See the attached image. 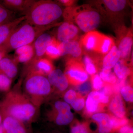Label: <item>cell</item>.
<instances>
[{"label":"cell","instance_id":"cell-1","mask_svg":"<svg viewBox=\"0 0 133 133\" xmlns=\"http://www.w3.org/2000/svg\"><path fill=\"white\" fill-rule=\"evenodd\" d=\"M17 87L7 94L0 104V111L3 117L10 116L28 124L35 120L39 108L31 102L27 95Z\"/></svg>","mask_w":133,"mask_h":133},{"label":"cell","instance_id":"cell-2","mask_svg":"<svg viewBox=\"0 0 133 133\" xmlns=\"http://www.w3.org/2000/svg\"><path fill=\"white\" fill-rule=\"evenodd\" d=\"M63 10L57 3L36 1L24 16L25 21L33 26L48 29L63 15Z\"/></svg>","mask_w":133,"mask_h":133},{"label":"cell","instance_id":"cell-3","mask_svg":"<svg viewBox=\"0 0 133 133\" xmlns=\"http://www.w3.org/2000/svg\"><path fill=\"white\" fill-rule=\"evenodd\" d=\"M24 93L35 105L39 108L51 91V85L46 76L36 73L26 75Z\"/></svg>","mask_w":133,"mask_h":133},{"label":"cell","instance_id":"cell-4","mask_svg":"<svg viewBox=\"0 0 133 133\" xmlns=\"http://www.w3.org/2000/svg\"><path fill=\"white\" fill-rule=\"evenodd\" d=\"M46 30L33 26L25 21L11 33L2 45L8 53L20 47L32 44Z\"/></svg>","mask_w":133,"mask_h":133},{"label":"cell","instance_id":"cell-5","mask_svg":"<svg viewBox=\"0 0 133 133\" xmlns=\"http://www.w3.org/2000/svg\"><path fill=\"white\" fill-rule=\"evenodd\" d=\"M66 21H73L82 31L87 33L94 31L99 26L100 16L98 12L88 6L68 7L63 11Z\"/></svg>","mask_w":133,"mask_h":133},{"label":"cell","instance_id":"cell-6","mask_svg":"<svg viewBox=\"0 0 133 133\" xmlns=\"http://www.w3.org/2000/svg\"><path fill=\"white\" fill-rule=\"evenodd\" d=\"M83 64L78 59L70 58L66 63L65 72L68 81L72 83H80L84 82L88 76L83 69Z\"/></svg>","mask_w":133,"mask_h":133},{"label":"cell","instance_id":"cell-7","mask_svg":"<svg viewBox=\"0 0 133 133\" xmlns=\"http://www.w3.org/2000/svg\"><path fill=\"white\" fill-rule=\"evenodd\" d=\"M25 65L24 72L25 76L30 73H38L48 76L54 70L50 59L45 57L35 62H29Z\"/></svg>","mask_w":133,"mask_h":133},{"label":"cell","instance_id":"cell-8","mask_svg":"<svg viewBox=\"0 0 133 133\" xmlns=\"http://www.w3.org/2000/svg\"><path fill=\"white\" fill-rule=\"evenodd\" d=\"M54 107L56 112L55 117L56 124L59 126L66 125L71 122L74 115L69 104L58 101L55 102Z\"/></svg>","mask_w":133,"mask_h":133},{"label":"cell","instance_id":"cell-9","mask_svg":"<svg viewBox=\"0 0 133 133\" xmlns=\"http://www.w3.org/2000/svg\"><path fill=\"white\" fill-rule=\"evenodd\" d=\"M52 36L47 33H42L38 36L33 43L34 56L29 62H35L44 57L47 48L52 41Z\"/></svg>","mask_w":133,"mask_h":133},{"label":"cell","instance_id":"cell-10","mask_svg":"<svg viewBox=\"0 0 133 133\" xmlns=\"http://www.w3.org/2000/svg\"><path fill=\"white\" fill-rule=\"evenodd\" d=\"M78 29L72 22L65 21L59 26L57 31V40L62 43L76 40Z\"/></svg>","mask_w":133,"mask_h":133},{"label":"cell","instance_id":"cell-11","mask_svg":"<svg viewBox=\"0 0 133 133\" xmlns=\"http://www.w3.org/2000/svg\"><path fill=\"white\" fill-rule=\"evenodd\" d=\"M2 124L5 133H30L27 124L11 116L3 117Z\"/></svg>","mask_w":133,"mask_h":133},{"label":"cell","instance_id":"cell-12","mask_svg":"<svg viewBox=\"0 0 133 133\" xmlns=\"http://www.w3.org/2000/svg\"><path fill=\"white\" fill-rule=\"evenodd\" d=\"M36 1L34 0H3L0 3L7 9L24 15Z\"/></svg>","mask_w":133,"mask_h":133},{"label":"cell","instance_id":"cell-13","mask_svg":"<svg viewBox=\"0 0 133 133\" xmlns=\"http://www.w3.org/2000/svg\"><path fill=\"white\" fill-rule=\"evenodd\" d=\"M47 78L51 85L60 91L65 90L69 86V81L60 69L53 70L48 74Z\"/></svg>","mask_w":133,"mask_h":133},{"label":"cell","instance_id":"cell-14","mask_svg":"<svg viewBox=\"0 0 133 133\" xmlns=\"http://www.w3.org/2000/svg\"><path fill=\"white\" fill-rule=\"evenodd\" d=\"M103 35L95 31L87 32L81 38V44L88 50L98 52Z\"/></svg>","mask_w":133,"mask_h":133},{"label":"cell","instance_id":"cell-15","mask_svg":"<svg viewBox=\"0 0 133 133\" xmlns=\"http://www.w3.org/2000/svg\"><path fill=\"white\" fill-rule=\"evenodd\" d=\"M61 56L69 55L73 58H79L83 53L81 44L76 40L60 43L59 45Z\"/></svg>","mask_w":133,"mask_h":133},{"label":"cell","instance_id":"cell-16","mask_svg":"<svg viewBox=\"0 0 133 133\" xmlns=\"http://www.w3.org/2000/svg\"><path fill=\"white\" fill-rule=\"evenodd\" d=\"M133 44L132 31L129 30L122 35L119 39L118 49L121 53V58L126 59L129 58Z\"/></svg>","mask_w":133,"mask_h":133},{"label":"cell","instance_id":"cell-17","mask_svg":"<svg viewBox=\"0 0 133 133\" xmlns=\"http://www.w3.org/2000/svg\"><path fill=\"white\" fill-rule=\"evenodd\" d=\"M0 70L12 79L18 73L17 63L14 58L6 55L0 61Z\"/></svg>","mask_w":133,"mask_h":133},{"label":"cell","instance_id":"cell-18","mask_svg":"<svg viewBox=\"0 0 133 133\" xmlns=\"http://www.w3.org/2000/svg\"><path fill=\"white\" fill-rule=\"evenodd\" d=\"M25 21V17L23 16L0 26V45L5 42L11 33Z\"/></svg>","mask_w":133,"mask_h":133},{"label":"cell","instance_id":"cell-19","mask_svg":"<svg viewBox=\"0 0 133 133\" xmlns=\"http://www.w3.org/2000/svg\"><path fill=\"white\" fill-rule=\"evenodd\" d=\"M34 55L33 43L20 47L16 50L14 59L17 63H20L26 64L33 58Z\"/></svg>","mask_w":133,"mask_h":133},{"label":"cell","instance_id":"cell-20","mask_svg":"<svg viewBox=\"0 0 133 133\" xmlns=\"http://www.w3.org/2000/svg\"><path fill=\"white\" fill-rule=\"evenodd\" d=\"M92 118L98 124L99 133H110L113 130L111 119L106 114H97L93 115Z\"/></svg>","mask_w":133,"mask_h":133},{"label":"cell","instance_id":"cell-21","mask_svg":"<svg viewBox=\"0 0 133 133\" xmlns=\"http://www.w3.org/2000/svg\"><path fill=\"white\" fill-rule=\"evenodd\" d=\"M120 58V52L118 47L114 45L103 58L104 69H111L114 67Z\"/></svg>","mask_w":133,"mask_h":133},{"label":"cell","instance_id":"cell-22","mask_svg":"<svg viewBox=\"0 0 133 133\" xmlns=\"http://www.w3.org/2000/svg\"><path fill=\"white\" fill-rule=\"evenodd\" d=\"M109 109L116 117L120 118H124L125 110L120 95H116L112 99L109 105Z\"/></svg>","mask_w":133,"mask_h":133},{"label":"cell","instance_id":"cell-23","mask_svg":"<svg viewBox=\"0 0 133 133\" xmlns=\"http://www.w3.org/2000/svg\"><path fill=\"white\" fill-rule=\"evenodd\" d=\"M60 42L55 37L52 38V41L48 45L45 55L48 58L50 59H57L61 57L59 45Z\"/></svg>","mask_w":133,"mask_h":133},{"label":"cell","instance_id":"cell-24","mask_svg":"<svg viewBox=\"0 0 133 133\" xmlns=\"http://www.w3.org/2000/svg\"><path fill=\"white\" fill-rule=\"evenodd\" d=\"M102 2L108 10L113 12L123 10L127 5V1L124 0H104Z\"/></svg>","mask_w":133,"mask_h":133},{"label":"cell","instance_id":"cell-25","mask_svg":"<svg viewBox=\"0 0 133 133\" xmlns=\"http://www.w3.org/2000/svg\"><path fill=\"white\" fill-rule=\"evenodd\" d=\"M114 72L120 80H124L131 74V70L123 59L119 60L115 65Z\"/></svg>","mask_w":133,"mask_h":133},{"label":"cell","instance_id":"cell-26","mask_svg":"<svg viewBox=\"0 0 133 133\" xmlns=\"http://www.w3.org/2000/svg\"><path fill=\"white\" fill-rule=\"evenodd\" d=\"M16 14L15 12L8 9L0 3V26L16 19Z\"/></svg>","mask_w":133,"mask_h":133},{"label":"cell","instance_id":"cell-27","mask_svg":"<svg viewBox=\"0 0 133 133\" xmlns=\"http://www.w3.org/2000/svg\"><path fill=\"white\" fill-rule=\"evenodd\" d=\"M114 45V41L111 37L103 35L98 52L103 55L107 54Z\"/></svg>","mask_w":133,"mask_h":133},{"label":"cell","instance_id":"cell-28","mask_svg":"<svg viewBox=\"0 0 133 133\" xmlns=\"http://www.w3.org/2000/svg\"><path fill=\"white\" fill-rule=\"evenodd\" d=\"M98 101L92 92L88 95L86 102V106L87 111L90 112H94L97 109L98 105Z\"/></svg>","mask_w":133,"mask_h":133},{"label":"cell","instance_id":"cell-29","mask_svg":"<svg viewBox=\"0 0 133 133\" xmlns=\"http://www.w3.org/2000/svg\"><path fill=\"white\" fill-rule=\"evenodd\" d=\"M12 79L0 70V91L8 92L12 84Z\"/></svg>","mask_w":133,"mask_h":133},{"label":"cell","instance_id":"cell-30","mask_svg":"<svg viewBox=\"0 0 133 133\" xmlns=\"http://www.w3.org/2000/svg\"><path fill=\"white\" fill-rule=\"evenodd\" d=\"M99 77L103 81L111 84H114L116 81V76L111 69H103L100 73Z\"/></svg>","mask_w":133,"mask_h":133},{"label":"cell","instance_id":"cell-31","mask_svg":"<svg viewBox=\"0 0 133 133\" xmlns=\"http://www.w3.org/2000/svg\"><path fill=\"white\" fill-rule=\"evenodd\" d=\"M84 62L87 71L90 74H95L96 72V67L92 59L88 55H85L84 57Z\"/></svg>","mask_w":133,"mask_h":133},{"label":"cell","instance_id":"cell-32","mask_svg":"<svg viewBox=\"0 0 133 133\" xmlns=\"http://www.w3.org/2000/svg\"><path fill=\"white\" fill-rule=\"evenodd\" d=\"M133 88L129 86L124 87L121 89V93L126 101L133 102Z\"/></svg>","mask_w":133,"mask_h":133},{"label":"cell","instance_id":"cell-33","mask_svg":"<svg viewBox=\"0 0 133 133\" xmlns=\"http://www.w3.org/2000/svg\"><path fill=\"white\" fill-rule=\"evenodd\" d=\"M112 123L113 130L118 129L125 126L128 123V120L125 119L118 118L113 117L111 118Z\"/></svg>","mask_w":133,"mask_h":133},{"label":"cell","instance_id":"cell-34","mask_svg":"<svg viewBox=\"0 0 133 133\" xmlns=\"http://www.w3.org/2000/svg\"><path fill=\"white\" fill-rule=\"evenodd\" d=\"M70 104L72 107L76 111H80L83 109L84 106V99L83 98H76Z\"/></svg>","mask_w":133,"mask_h":133},{"label":"cell","instance_id":"cell-35","mask_svg":"<svg viewBox=\"0 0 133 133\" xmlns=\"http://www.w3.org/2000/svg\"><path fill=\"white\" fill-rule=\"evenodd\" d=\"M71 133H89L86 126L84 124H79L73 126L71 129Z\"/></svg>","mask_w":133,"mask_h":133},{"label":"cell","instance_id":"cell-36","mask_svg":"<svg viewBox=\"0 0 133 133\" xmlns=\"http://www.w3.org/2000/svg\"><path fill=\"white\" fill-rule=\"evenodd\" d=\"M64 99L65 102L68 104H70L73 101L76 99V92L72 90L67 91L64 95Z\"/></svg>","mask_w":133,"mask_h":133},{"label":"cell","instance_id":"cell-37","mask_svg":"<svg viewBox=\"0 0 133 133\" xmlns=\"http://www.w3.org/2000/svg\"><path fill=\"white\" fill-rule=\"evenodd\" d=\"M92 81L93 87L96 90H99L102 88L103 83L98 75H95L93 77Z\"/></svg>","mask_w":133,"mask_h":133},{"label":"cell","instance_id":"cell-38","mask_svg":"<svg viewBox=\"0 0 133 133\" xmlns=\"http://www.w3.org/2000/svg\"><path fill=\"white\" fill-rule=\"evenodd\" d=\"M93 92L94 95L99 102L106 104L109 101V97L108 96L103 92L101 91H93Z\"/></svg>","mask_w":133,"mask_h":133},{"label":"cell","instance_id":"cell-39","mask_svg":"<svg viewBox=\"0 0 133 133\" xmlns=\"http://www.w3.org/2000/svg\"><path fill=\"white\" fill-rule=\"evenodd\" d=\"M91 89V84L87 81L81 84L78 87V91L83 94L87 93Z\"/></svg>","mask_w":133,"mask_h":133},{"label":"cell","instance_id":"cell-40","mask_svg":"<svg viewBox=\"0 0 133 133\" xmlns=\"http://www.w3.org/2000/svg\"><path fill=\"white\" fill-rule=\"evenodd\" d=\"M132 128L130 126L125 125L122 127L119 131V133H133Z\"/></svg>","mask_w":133,"mask_h":133},{"label":"cell","instance_id":"cell-41","mask_svg":"<svg viewBox=\"0 0 133 133\" xmlns=\"http://www.w3.org/2000/svg\"><path fill=\"white\" fill-rule=\"evenodd\" d=\"M58 2L60 4L69 7L73 4L74 2V1H70V0H60L58 1Z\"/></svg>","mask_w":133,"mask_h":133},{"label":"cell","instance_id":"cell-42","mask_svg":"<svg viewBox=\"0 0 133 133\" xmlns=\"http://www.w3.org/2000/svg\"><path fill=\"white\" fill-rule=\"evenodd\" d=\"M7 54V52L2 45H0V61Z\"/></svg>","mask_w":133,"mask_h":133},{"label":"cell","instance_id":"cell-43","mask_svg":"<svg viewBox=\"0 0 133 133\" xmlns=\"http://www.w3.org/2000/svg\"><path fill=\"white\" fill-rule=\"evenodd\" d=\"M111 91V87L109 86H106L105 87L102 91H101V92H103L107 95L110 94Z\"/></svg>","mask_w":133,"mask_h":133},{"label":"cell","instance_id":"cell-44","mask_svg":"<svg viewBox=\"0 0 133 133\" xmlns=\"http://www.w3.org/2000/svg\"><path fill=\"white\" fill-rule=\"evenodd\" d=\"M0 133H5L4 128L3 125L2 123L0 125Z\"/></svg>","mask_w":133,"mask_h":133},{"label":"cell","instance_id":"cell-45","mask_svg":"<svg viewBox=\"0 0 133 133\" xmlns=\"http://www.w3.org/2000/svg\"><path fill=\"white\" fill-rule=\"evenodd\" d=\"M3 119V116L2 114L1 113V111H0V125L2 123Z\"/></svg>","mask_w":133,"mask_h":133}]
</instances>
